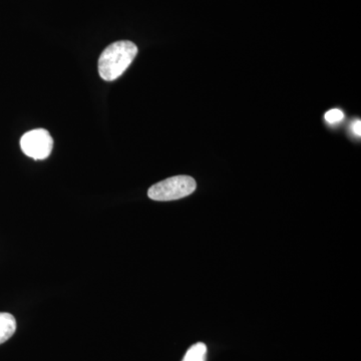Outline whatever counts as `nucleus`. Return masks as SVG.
Here are the masks:
<instances>
[{
	"label": "nucleus",
	"mask_w": 361,
	"mask_h": 361,
	"mask_svg": "<svg viewBox=\"0 0 361 361\" xmlns=\"http://www.w3.org/2000/svg\"><path fill=\"white\" fill-rule=\"evenodd\" d=\"M137 54V47L130 40H120L106 47L97 63L103 80L111 82L127 71Z\"/></svg>",
	"instance_id": "obj_1"
},
{
	"label": "nucleus",
	"mask_w": 361,
	"mask_h": 361,
	"mask_svg": "<svg viewBox=\"0 0 361 361\" xmlns=\"http://www.w3.org/2000/svg\"><path fill=\"white\" fill-rule=\"evenodd\" d=\"M196 188V180L190 176H175L153 185L148 196L154 201L179 200L193 193Z\"/></svg>",
	"instance_id": "obj_2"
},
{
	"label": "nucleus",
	"mask_w": 361,
	"mask_h": 361,
	"mask_svg": "<svg viewBox=\"0 0 361 361\" xmlns=\"http://www.w3.org/2000/svg\"><path fill=\"white\" fill-rule=\"evenodd\" d=\"M20 147L23 153L30 158L44 160L51 154L54 140L47 130H32L23 135Z\"/></svg>",
	"instance_id": "obj_3"
},
{
	"label": "nucleus",
	"mask_w": 361,
	"mask_h": 361,
	"mask_svg": "<svg viewBox=\"0 0 361 361\" xmlns=\"http://www.w3.org/2000/svg\"><path fill=\"white\" fill-rule=\"evenodd\" d=\"M16 320L11 313L0 312V344L4 343L16 334Z\"/></svg>",
	"instance_id": "obj_4"
},
{
	"label": "nucleus",
	"mask_w": 361,
	"mask_h": 361,
	"mask_svg": "<svg viewBox=\"0 0 361 361\" xmlns=\"http://www.w3.org/2000/svg\"><path fill=\"white\" fill-rule=\"evenodd\" d=\"M207 346L199 342L188 349L182 361H206Z\"/></svg>",
	"instance_id": "obj_5"
},
{
	"label": "nucleus",
	"mask_w": 361,
	"mask_h": 361,
	"mask_svg": "<svg viewBox=\"0 0 361 361\" xmlns=\"http://www.w3.org/2000/svg\"><path fill=\"white\" fill-rule=\"evenodd\" d=\"M344 115L343 113L341 110H331L329 111H327L326 115H325V120H326L327 123H336L341 122L342 120H343Z\"/></svg>",
	"instance_id": "obj_6"
},
{
	"label": "nucleus",
	"mask_w": 361,
	"mask_h": 361,
	"mask_svg": "<svg viewBox=\"0 0 361 361\" xmlns=\"http://www.w3.org/2000/svg\"><path fill=\"white\" fill-rule=\"evenodd\" d=\"M353 130L355 132L356 135L360 137L361 135V122L360 121H355V123L353 125Z\"/></svg>",
	"instance_id": "obj_7"
}]
</instances>
